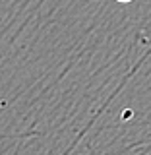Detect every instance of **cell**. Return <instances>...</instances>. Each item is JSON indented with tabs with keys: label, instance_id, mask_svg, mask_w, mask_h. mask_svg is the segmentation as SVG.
I'll return each mask as SVG.
<instances>
[{
	"label": "cell",
	"instance_id": "cell-1",
	"mask_svg": "<svg viewBox=\"0 0 151 155\" xmlns=\"http://www.w3.org/2000/svg\"><path fill=\"white\" fill-rule=\"evenodd\" d=\"M118 2H132V0H118Z\"/></svg>",
	"mask_w": 151,
	"mask_h": 155
}]
</instances>
